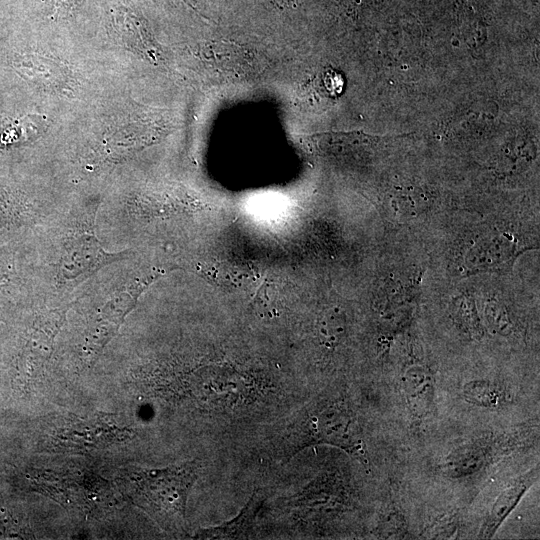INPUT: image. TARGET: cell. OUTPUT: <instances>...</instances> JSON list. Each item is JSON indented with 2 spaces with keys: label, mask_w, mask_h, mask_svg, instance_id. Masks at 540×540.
I'll list each match as a JSON object with an SVG mask.
<instances>
[{
  "label": "cell",
  "mask_w": 540,
  "mask_h": 540,
  "mask_svg": "<svg viewBox=\"0 0 540 540\" xmlns=\"http://www.w3.org/2000/svg\"><path fill=\"white\" fill-rule=\"evenodd\" d=\"M343 331L344 324L342 320L338 319L336 316L325 317L322 325V332L326 338V341L329 343H335Z\"/></svg>",
  "instance_id": "13"
},
{
  "label": "cell",
  "mask_w": 540,
  "mask_h": 540,
  "mask_svg": "<svg viewBox=\"0 0 540 540\" xmlns=\"http://www.w3.org/2000/svg\"><path fill=\"white\" fill-rule=\"evenodd\" d=\"M197 12L203 17L208 18L206 14V7L203 0H186Z\"/></svg>",
  "instance_id": "14"
},
{
  "label": "cell",
  "mask_w": 540,
  "mask_h": 540,
  "mask_svg": "<svg viewBox=\"0 0 540 540\" xmlns=\"http://www.w3.org/2000/svg\"><path fill=\"white\" fill-rule=\"evenodd\" d=\"M273 3L280 7H289L294 6L296 0H271Z\"/></svg>",
  "instance_id": "15"
},
{
  "label": "cell",
  "mask_w": 540,
  "mask_h": 540,
  "mask_svg": "<svg viewBox=\"0 0 540 540\" xmlns=\"http://www.w3.org/2000/svg\"><path fill=\"white\" fill-rule=\"evenodd\" d=\"M123 253H109L97 239L93 221L83 223L69 234L61 250L57 276L60 281H81L103 266L119 258Z\"/></svg>",
  "instance_id": "3"
},
{
  "label": "cell",
  "mask_w": 540,
  "mask_h": 540,
  "mask_svg": "<svg viewBox=\"0 0 540 540\" xmlns=\"http://www.w3.org/2000/svg\"><path fill=\"white\" fill-rule=\"evenodd\" d=\"M462 393L467 402L481 408L498 409L508 401L505 389L498 383L486 379L467 382L462 388Z\"/></svg>",
  "instance_id": "10"
},
{
  "label": "cell",
  "mask_w": 540,
  "mask_h": 540,
  "mask_svg": "<svg viewBox=\"0 0 540 540\" xmlns=\"http://www.w3.org/2000/svg\"><path fill=\"white\" fill-rule=\"evenodd\" d=\"M516 255L513 239L497 235L479 241L467 253L465 267L470 273L491 270L509 262Z\"/></svg>",
  "instance_id": "7"
},
{
  "label": "cell",
  "mask_w": 540,
  "mask_h": 540,
  "mask_svg": "<svg viewBox=\"0 0 540 540\" xmlns=\"http://www.w3.org/2000/svg\"><path fill=\"white\" fill-rule=\"evenodd\" d=\"M197 476L198 464L189 462L164 469L131 470L121 482L131 501L163 529L181 532L188 494Z\"/></svg>",
  "instance_id": "1"
},
{
  "label": "cell",
  "mask_w": 540,
  "mask_h": 540,
  "mask_svg": "<svg viewBox=\"0 0 540 540\" xmlns=\"http://www.w3.org/2000/svg\"><path fill=\"white\" fill-rule=\"evenodd\" d=\"M304 444L324 443L345 450L363 460L364 442L358 422L350 409L332 403L316 408L303 425Z\"/></svg>",
  "instance_id": "2"
},
{
  "label": "cell",
  "mask_w": 540,
  "mask_h": 540,
  "mask_svg": "<svg viewBox=\"0 0 540 540\" xmlns=\"http://www.w3.org/2000/svg\"><path fill=\"white\" fill-rule=\"evenodd\" d=\"M485 317L489 327L500 335H508L512 331L511 320L504 308L497 304L488 305L485 309Z\"/></svg>",
  "instance_id": "12"
},
{
  "label": "cell",
  "mask_w": 540,
  "mask_h": 540,
  "mask_svg": "<svg viewBox=\"0 0 540 540\" xmlns=\"http://www.w3.org/2000/svg\"><path fill=\"white\" fill-rule=\"evenodd\" d=\"M140 288L139 284L125 286L92 318L86 339L92 355L98 353L115 336L125 316L132 310Z\"/></svg>",
  "instance_id": "4"
},
{
  "label": "cell",
  "mask_w": 540,
  "mask_h": 540,
  "mask_svg": "<svg viewBox=\"0 0 540 540\" xmlns=\"http://www.w3.org/2000/svg\"><path fill=\"white\" fill-rule=\"evenodd\" d=\"M452 314L456 323L471 337L479 339L483 336V326L471 297L467 295L456 297L452 303Z\"/></svg>",
  "instance_id": "11"
},
{
  "label": "cell",
  "mask_w": 540,
  "mask_h": 540,
  "mask_svg": "<svg viewBox=\"0 0 540 540\" xmlns=\"http://www.w3.org/2000/svg\"><path fill=\"white\" fill-rule=\"evenodd\" d=\"M204 55L213 69L233 76L259 74L264 67L259 53L232 42H212L206 46Z\"/></svg>",
  "instance_id": "5"
},
{
  "label": "cell",
  "mask_w": 540,
  "mask_h": 540,
  "mask_svg": "<svg viewBox=\"0 0 540 540\" xmlns=\"http://www.w3.org/2000/svg\"><path fill=\"white\" fill-rule=\"evenodd\" d=\"M532 481L529 476L524 477L514 481L499 493L482 526L481 537L490 538L496 533L500 525L518 505Z\"/></svg>",
  "instance_id": "9"
},
{
  "label": "cell",
  "mask_w": 540,
  "mask_h": 540,
  "mask_svg": "<svg viewBox=\"0 0 540 540\" xmlns=\"http://www.w3.org/2000/svg\"><path fill=\"white\" fill-rule=\"evenodd\" d=\"M434 376L423 365H410L401 377V386L411 411L423 416L431 410L434 397Z\"/></svg>",
  "instance_id": "8"
},
{
  "label": "cell",
  "mask_w": 540,
  "mask_h": 540,
  "mask_svg": "<svg viewBox=\"0 0 540 540\" xmlns=\"http://www.w3.org/2000/svg\"><path fill=\"white\" fill-rule=\"evenodd\" d=\"M7 279V271L4 264L0 261V286H2Z\"/></svg>",
  "instance_id": "16"
},
{
  "label": "cell",
  "mask_w": 540,
  "mask_h": 540,
  "mask_svg": "<svg viewBox=\"0 0 540 540\" xmlns=\"http://www.w3.org/2000/svg\"><path fill=\"white\" fill-rule=\"evenodd\" d=\"M109 419L96 418L93 423L79 421L71 423L70 427L64 425L56 432V443L60 447L73 450H86L92 447L109 444L118 438L117 434L122 431L118 427L108 425Z\"/></svg>",
  "instance_id": "6"
}]
</instances>
